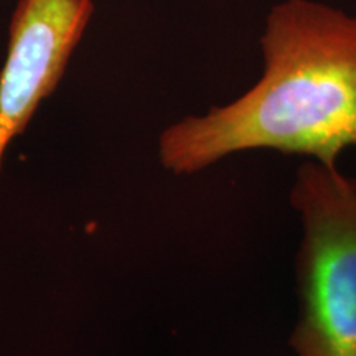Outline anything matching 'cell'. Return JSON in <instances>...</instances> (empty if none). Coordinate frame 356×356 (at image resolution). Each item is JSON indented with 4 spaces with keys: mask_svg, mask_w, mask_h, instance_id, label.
Segmentation results:
<instances>
[{
    "mask_svg": "<svg viewBox=\"0 0 356 356\" xmlns=\"http://www.w3.org/2000/svg\"><path fill=\"white\" fill-rule=\"evenodd\" d=\"M264 73L241 97L160 136V160L195 173L231 154L275 150L337 167L356 149V17L286 0L267 17Z\"/></svg>",
    "mask_w": 356,
    "mask_h": 356,
    "instance_id": "obj_1",
    "label": "cell"
},
{
    "mask_svg": "<svg viewBox=\"0 0 356 356\" xmlns=\"http://www.w3.org/2000/svg\"><path fill=\"white\" fill-rule=\"evenodd\" d=\"M291 203L302 221L297 252V356H356V175L307 160Z\"/></svg>",
    "mask_w": 356,
    "mask_h": 356,
    "instance_id": "obj_2",
    "label": "cell"
},
{
    "mask_svg": "<svg viewBox=\"0 0 356 356\" xmlns=\"http://www.w3.org/2000/svg\"><path fill=\"white\" fill-rule=\"evenodd\" d=\"M92 10V0L19 2L0 73V163L7 145L26 127L40 102L55 91Z\"/></svg>",
    "mask_w": 356,
    "mask_h": 356,
    "instance_id": "obj_3",
    "label": "cell"
}]
</instances>
